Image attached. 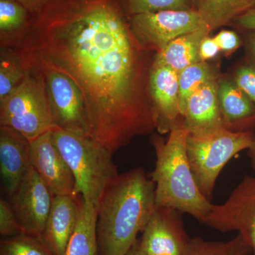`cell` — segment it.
I'll list each match as a JSON object with an SVG mask.
<instances>
[{"mask_svg": "<svg viewBox=\"0 0 255 255\" xmlns=\"http://www.w3.org/2000/svg\"><path fill=\"white\" fill-rule=\"evenodd\" d=\"M248 157H249L250 160H251L252 169H253L255 173V135L253 145H252L251 148L248 150Z\"/></svg>", "mask_w": 255, "mask_h": 255, "instance_id": "cell-35", "label": "cell"}, {"mask_svg": "<svg viewBox=\"0 0 255 255\" xmlns=\"http://www.w3.org/2000/svg\"><path fill=\"white\" fill-rule=\"evenodd\" d=\"M77 197H53L51 209L43 232L38 237L54 255H66L67 248L78 221Z\"/></svg>", "mask_w": 255, "mask_h": 255, "instance_id": "cell-16", "label": "cell"}, {"mask_svg": "<svg viewBox=\"0 0 255 255\" xmlns=\"http://www.w3.org/2000/svg\"><path fill=\"white\" fill-rule=\"evenodd\" d=\"M189 133L180 117L166 141L152 137L156 162L151 179L155 185L156 207L186 213L202 223L213 204L203 195L191 172L187 152Z\"/></svg>", "mask_w": 255, "mask_h": 255, "instance_id": "cell-3", "label": "cell"}, {"mask_svg": "<svg viewBox=\"0 0 255 255\" xmlns=\"http://www.w3.org/2000/svg\"><path fill=\"white\" fill-rule=\"evenodd\" d=\"M251 247L240 233L228 242L207 241L203 238H190L182 255H248Z\"/></svg>", "mask_w": 255, "mask_h": 255, "instance_id": "cell-22", "label": "cell"}, {"mask_svg": "<svg viewBox=\"0 0 255 255\" xmlns=\"http://www.w3.org/2000/svg\"><path fill=\"white\" fill-rule=\"evenodd\" d=\"M0 255H54L38 236L18 234L2 240Z\"/></svg>", "mask_w": 255, "mask_h": 255, "instance_id": "cell-25", "label": "cell"}, {"mask_svg": "<svg viewBox=\"0 0 255 255\" xmlns=\"http://www.w3.org/2000/svg\"><path fill=\"white\" fill-rule=\"evenodd\" d=\"M30 13L16 0H0L1 46L14 48L27 28Z\"/></svg>", "mask_w": 255, "mask_h": 255, "instance_id": "cell-21", "label": "cell"}, {"mask_svg": "<svg viewBox=\"0 0 255 255\" xmlns=\"http://www.w3.org/2000/svg\"><path fill=\"white\" fill-rule=\"evenodd\" d=\"M30 144L16 130L0 125V172L4 191L10 198L14 195L31 168Z\"/></svg>", "mask_w": 255, "mask_h": 255, "instance_id": "cell-14", "label": "cell"}, {"mask_svg": "<svg viewBox=\"0 0 255 255\" xmlns=\"http://www.w3.org/2000/svg\"><path fill=\"white\" fill-rule=\"evenodd\" d=\"M155 183L141 167L119 174L97 207L100 255H126L155 211Z\"/></svg>", "mask_w": 255, "mask_h": 255, "instance_id": "cell-2", "label": "cell"}, {"mask_svg": "<svg viewBox=\"0 0 255 255\" xmlns=\"http://www.w3.org/2000/svg\"><path fill=\"white\" fill-rule=\"evenodd\" d=\"M178 75L172 69L152 63L149 93L156 130L160 134L170 132L181 117Z\"/></svg>", "mask_w": 255, "mask_h": 255, "instance_id": "cell-13", "label": "cell"}, {"mask_svg": "<svg viewBox=\"0 0 255 255\" xmlns=\"http://www.w3.org/2000/svg\"><path fill=\"white\" fill-rule=\"evenodd\" d=\"M210 31L234 21L255 6V0H191Z\"/></svg>", "mask_w": 255, "mask_h": 255, "instance_id": "cell-20", "label": "cell"}, {"mask_svg": "<svg viewBox=\"0 0 255 255\" xmlns=\"http://www.w3.org/2000/svg\"><path fill=\"white\" fill-rule=\"evenodd\" d=\"M202 223L223 233L238 231L255 255V177L243 178L226 202L213 204Z\"/></svg>", "mask_w": 255, "mask_h": 255, "instance_id": "cell-9", "label": "cell"}, {"mask_svg": "<svg viewBox=\"0 0 255 255\" xmlns=\"http://www.w3.org/2000/svg\"><path fill=\"white\" fill-rule=\"evenodd\" d=\"M30 160L32 167L39 174L53 196H73L75 177L55 145L52 131L47 132L31 142Z\"/></svg>", "mask_w": 255, "mask_h": 255, "instance_id": "cell-12", "label": "cell"}, {"mask_svg": "<svg viewBox=\"0 0 255 255\" xmlns=\"http://www.w3.org/2000/svg\"><path fill=\"white\" fill-rule=\"evenodd\" d=\"M221 51L231 53L241 46V39L237 33L229 30H223L214 36Z\"/></svg>", "mask_w": 255, "mask_h": 255, "instance_id": "cell-29", "label": "cell"}, {"mask_svg": "<svg viewBox=\"0 0 255 255\" xmlns=\"http://www.w3.org/2000/svg\"><path fill=\"white\" fill-rule=\"evenodd\" d=\"M26 70L18 52L11 47L1 46L0 57V101H2L21 83Z\"/></svg>", "mask_w": 255, "mask_h": 255, "instance_id": "cell-24", "label": "cell"}, {"mask_svg": "<svg viewBox=\"0 0 255 255\" xmlns=\"http://www.w3.org/2000/svg\"><path fill=\"white\" fill-rule=\"evenodd\" d=\"M221 51L214 37L206 36L201 41L199 47V58L201 61L207 62L208 60L216 58Z\"/></svg>", "mask_w": 255, "mask_h": 255, "instance_id": "cell-30", "label": "cell"}, {"mask_svg": "<svg viewBox=\"0 0 255 255\" xmlns=\"http://www.w3.org/2000/svg\"><path fill=\"white\" fill-rule=\"evenodd\" d=\"M218 97L226 128L252 131L255 127V105L235 82L219 80Z\"/></svg>", "mask_w": 255, "mask_h": 255, "instance_id": "cell-17", "label": "cell"}, {"mask_svg": "<svg viewBox=\"0 0 255 255\" xmlns=\"http://www.w3.org/2000/svg\"><path fill=\"white\" fill-rule=\"evenodd\" d=\"M216 80H219L217 75L207 62L201 61L191 65L179 73L178 81L181 116L193 92L204 84Z\"/></svg>", "mask_w": 255, "mask_h": 255, "instance_id": "cell-23", "label": "cell"}, {"mask_svg": "<svg viewBox=\"0 0 255 255\" xmlns=\"http://www.w3.org/2000/svg\"><path fill=\"white\" fill-rule=\"evenodd\" d=\"M132 31L142 44L159 51L177 37L207 27L194 9L164 10L130 16Z\"/></svg>", "mask_w": 255, "mask_h": 255, "instance_id": "cell-8", "label": "cell"}, {"mask_svg": "<svg viewBox=\"0 0 255 255\" xmlns=\"http://www.w3.org/2000/svg\"><path fill=\"white\" fill-rule=\"evenodd\" d=\"M129 16L164 10L194 9L191 0H120Z\"/></svg>", "mask_w": 255, "mask_h": 255, "instance_id": "cell-26", "label": "cell"}, {"mask_svg": "<svg viewBox=\"0 0 255 255\" xmlns=\"http://www.w3.org/2000/svg\"><path fill=\"white\" fill-rule=\"evenodd\" d=\"M179 212L170 208H155L140 239L146 255H183L190 238Z\"/></svg>", "mask_w": 255, "mask_h": 255, "instance_id": "cell-11", "label": "cell"}, {"mask_svg": "<svg viewBox=\"0 0 255 255\" xmlns=\"http://www.w3.org/2000/svg\"><path fill=\"white\" fill-rule=\"evenodd\" d=\"M23 5L30 14H35L46 4L48 0H16Z\"/></svg>", "mask_w": 255, "mask_h": 255, "instance_id": "cell-32", "label": "cell"}, {"mask_svg": "<svg viewBox=\"0 0 255 255\" xmlns=\"http://www.w3.org/2000/svg\"><path fill=\"white\" fill-rule=\"evenodd\" d=\"M0 125L11 128L29 142L58 128L41 73L26 70L21 83L0 101Z\"/></svg>", "mask_w": 255, "mask_h": 255, "instance_id": "cell-6", "label": "cell"}, {"mask_svg": "<svg viewBox=\"0 0 255 255\" xmlns=\"http://www.w3.org/2000/svg\"><path fill=\"white\" fill-rule=\"evenodd\" d=\"M25 70L69 77L85 100L91 137L113 153L156 130L149 93L154 59L120 0H48L14 47Z\"/></svg>", "mask_w": 255, "mask_h": 255, "instance_id": "cell-1", "label": "cell"}, {"mask_svg": "<svg viewBox=\"0 0 255 255\" xmlns=\"http://www.w3.org/2000/svg\"><path fill=\"white\" fill-rule=\"evenodd\" d=\"M247 47L252 63L255 65V31H249V34L247 37Z\"/></svg>", "mask_w": 255, "mask_h": 255, "instance_id": "cell-33", "label": "cell"}, {"mask_svg": "<svg viewBox=\"0 0 255 255\" xmlns=\"http://www.w3.org/2000/svg\"><path fill=\"white\" fill-rule=\"evenodd\" d=\"M210 33L209 28L205 26L177 37L156 53L153 63L167 67L179 74L187 67L201 62L199 47Z\"/></svg>", "mask_w": 255, "mask_h": 255, "instance_id": "cell-18", "label": "cell"}, {"mask_svg": "<svg viewBox=\"0 0 255 255\" xmlns=\"http://www.w3.org/2000/svg\"><path fill=\"white\" fill-rule=\"evenodd\" d=\"M253 131L221 128L203 134L189 133L187 152L191 172L203 195L210 201L220 173L226 164L253 145Z\"/></svg>", "mask_w": 255, "mask_h": 255, "instance_id": "cell-5", "label": "cell"}, {"mask_svg": "<svg viewBox=\"0 0 255 255\" xmlns=\"http://www.w3.org/2000/svg\"><path fill=\"white\" fill-rule=\"evenodd\" d=\"M53 140L75 177L74 197L81 196L98 207L107 187L119 174L113 152L93 137L78 135L56 128Z\"/></svg>", "mask_w": 255, "mask_h": 255, "instance_id": "cell-4", "label": "cell"}, {"mask_svg": "<svg viewBox=\"0 0 255 255\" xmlns=\"http://www.w3.org/2000/svg\"><path fill=\"white\" fill-rule=\"evenodd\" d=\"M126 255H147L143 251L140 240H137L133 247Z\"/></svg>", "mask_w": 255, "mask_h": 255, "instance_id": "cell-34", "label": "cell"}, {"mask_svg": "<svg viewBox=\"0 0 255 255\" xmlns=\"http://www.w3.org/2000/svg\"><path fill=\"white\" fill-rule=\"evenodd\" d=\"M235 84L255 105V65L245 64L238 69Z\"/></svg>", "mask_w": 255, "mask_h": 255, "instance_id": "cell-27", "label": "cell"}, {"mask_svg": "<svg viewBox=\"0 0 255 255\" xmlns=\"http://www.w3.org/2000/svg\"><path fill=\"white\" fill-rule=\"evenodd\" d=\"M53 195L33 167L28 170L12 200V209L23 234L39 236L51 209Z\"/></svg>", "mask_w": 255, "mask_h": 255, "instance_id": "cell-10", "label": "cell"}, {"mask_svg": "<svg viewBox=\"0 0 255 255\" xmlns=\"http://www.w3.org/2000/svg\"><path fill=\"white\" fill-rule=\"evenodd\" d=\"M234 22L243 29L248 31H255V6L238 16Z\"/></svg>", "mask_w": 255, "mask_h": 255, "instance_id": "cell-31", "label": "cell"}, {"mask_svg": "<svg viewBox=\"0 0 255 255\" xmlns=\"http://www.w3.org/2000/svg\"><path fill=\"white\" fill-rule=\"evenodd\" d=\"M219 80L204 84L193 92L181 117L191 134L215 131L225 127L219 97Z\"/></svg>", "mask_w": 255, "mask_h": 255, "instance_id": "cell-15", "label": "cell"}, {"mask_svg": "<svg viewBox=\"0 0 255 255\" xmlns=\"http://www.w3.org/2000/svg\"><path fill=\"white\" fill-rule=\"evenodd\" d=\"M41 74L57 127L91 137L85 100L78 86L67 75L48 68H36Z\"/></svg>", "mask_w": 255, "mask_h": 255, "instance_id": "cell-7", "label": "cell"}, {"mask_svg": "<svg viewBox=\"0 0 255 255\" xmlns=\"http://www.w3.org/2000/svg\"><path fill=\"white\" fill-rule=\"evenodd\" d=\"M78 214L76 227L67 248L66 255H100L97 236V208L76 196Z\"/></svg>", "mask_w": 255, "mask_h": 255, "instance_id": "cell-19", "label": "cell"}, {"mask_svg": "<svg viewBox=\"0 0 255 255\" xmlns=\"http://www.w3.org/2000/svg\"><path fill=\"white\" fill-rule=\"evenodd\" d=\"M21 228L12 209L7 201L0 200V234L6 237L21 234Z\"/></svg>", "mask_w": 255, "mask_h": 255, "instance_id": "cell-28", "label": "cell"}]
</instances>
